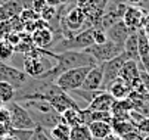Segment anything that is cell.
<instances>
[{
	"label": "cell",
	"mask_w": 149,
	"mask_h": 140,
	"mask_svg": "<svg viewBox=\"0 0 149 140\" xmlns=\"http://www.w3.org/2000/svg\"><path fill=\"white\" fill-rule=\"evenodd\" d=\"M55 65L52 69H49L46 74H43L41 77L36 78L40 81H50L55 83L56 78L63 74L65 71L74 69V68H80V67H95L97 65L96 61L87 55L84 50H67V52H61V53H55Z\"/></svg>",
	"instance_id": "6da1fadb"
},
{
	"label": "cell",
	"mask_w": 149,
	"mask_h": 140,
	"mask_svg": "<svg viewBox=\"0 0 149 140\" xmlns=\"http://www.w3.org/2000/svg\"><path fill=\"white\" fill-rule=\"evenodd\" d=\"M19 103L30 112L31 118L40 128L50 130L58 123H62V115L45 100H24Z\"/></svg>",
	"instance_id": "7a4b0ae2"
},
{
	"label": "cell",
	"mask_w": 149,
	"mask_h": 140,
	"mask_svg": "<svg viewBox=\"0 0 149 140\" xmlns=\"http://www.w3.org/2000/svg\"><path fill=\"white\" fill-rule=\"evenodd\" d=\"M49 58H55V52L45 49H34L24 55V72L30 78H38L53 68L55 64L50 62Z\"/></svg>",
	"instance_id": "3957f363"
},
{
	"label": "cell",
	"mask_w": 149,
	"mask_h": 140,
	"mask_svg": "<svg viewBox=\"0 0 149 140\" xmlns=\"http://www.w3.org/2000/svg\"><path fill=\"white\" fill-rule=\"evenodd\" d=\"M95 44L93 40V27L84 30L75 35L71 37H63L55 47V53L67 52V50H86L87 47Z\"/></svg>",
	"instance_id": "277c9868"
},
{
	"label": "cell",
	"mask_w": 149,
	"mask_h": 140,
	"mask_svg": "<svg viewBox=\"0 0 149 140\" xmlns=\"http://www.w3.org/2000/svg\"><path fill=\"white\" fill-rule=\"evenodd\" d=\"M87 21L89 19H87L86 13L83 12V9H80L78 6L71 9L61 21V27L63 30V37H71V35H75L84 30L90 28L92 25L87 24Z\"/></svg>",
	"instance_id": "5b68a950"
},
{
	"label": "cell",
	"mask_w": 149,
	"mask_h": 140,
	"mask_svg": "<svg viewBox=\"0 0 149 140\" xmlns=\"http://www.w3.org/2000/svg\"><path fill=\"white\" fill-rule=\"evenodd\" d=\"M93 67H80V68H74V69H70V71H65L63 74H61L55 84L62 89L63 91L67 93H71L74 90H78L83 87V83L86 80L89 71L92 69Z\"/></svg>",
	"instance_id": "8992f818"
},
{
	"label": "cell",
	"mask_w": 149,
	"mask_h": 140,
	"mask_svg": "<svg viewBox=\"0 0 149 140\" xmlns=\"http://www.w3.org/2000/svg\"><path fill=\"white\" fill-rule=\"evenodd\" d=\"M10 115V127L15 130H37V124L31 118L30 112L19 102H10L6 105Z\"/></svg>",
	"instance_id": "52a82bcc"
},
{
	"label": "cell",
	"mask_w": 149,
	"mask_h": 140,
	"mask_svg": "<svg viewBox=\"0 0 149 140\" xmlns=\"http://www.w3.org/2000/svg\"><path fill=\"white\" fill-rule=\"evenodd\" d=\"M84 52H86L87 55H90L95 61H96L97 65H102V64H105V62L111 61V59L120 56V55L124 52V49H123L121 46L112 43L111 40H108V42L103 43V44H93V46L87 47Z\"/></svg>",
	"instance_id": "ba28073f"
},
{
	"label": "cell",
	"mask_w": 149,
	"mask_h": 140,
	"mask_svg": "<svg viewBox=\"0 0 149 140\" xmlns=\"http://www.w3.org/2000/svg\"><path fill=\"white\" fill-rule=\"evenodd\" d=\"M127 61V56L124 55V52L111 59V61L102 64V72H103V84H102V90L103 91H108L109 86L115 81V80L120 77V72H121V68L124 65V62Z\"/></svg>",
	"instance_id": "9c48e42d"
},
{
	"label": "cell",
	"mask_w": 149,
	"mask_h": 140,
	"mask_svg": "<svg viewBox=\"0 0 149 140\" xmlns=\"http://www.w3.org/2000/svg\"><path fill=\"white\" fill-rule=\"evenodd\" d=\"M0 81H6L12 84L16 90H19L30 81V77L24 71L12 65H8L5 62H0Z\"/></svg>",
	"instance_id": "30bf717a"
},
{
	"label": "cell",
	"mask_w": 149,
	"mask_h": 140,
	"mask_svg": "<svg viewBox=\"0 0 149 140\" xmlns=\"http://www.w3.org/2000/svg\"><path fill=\"white\" fill-rule=\"evenodd\" d=\"M146 15L148 13L140 6H127L124 16H123V22L127 25V28L132 33H137L139 30L143 28Z\"/></svg>",
	"instance_id": "8fae6325"
},
{
	"label": "cell",
	"mask_w": 149,
	"mask_h": 140,
	"mask_svg": "<svg viewBox=\"0 0 149 140\" xmlns=\"http://www.w3.org/2000/svg\"><path fill=\"white\" fill-rule=\"evenodd\" d=\"M132 34V31L127 28V25L123 22V19L118 22H115L114 25H111L108 30H106V35H108V40H111L112 43L121 46L124 49V43L125 40L129 38V35Z\"/></svg>",
	"instance_id": "7c38bea8"
},
{
	"label": "cell",
	"mask_w": 149,
	"mask_h": 140,
	"mask_svg": "<svg viewBox=\"0 0 149 140\" xmlns=\"http://www.w3.org/2000/svg\"><path fill=\"white\" fill-rule=\"evenodd\" d=\"M102 84H103V72H102V65H95L86 80L83 83L81 90H86V91H99L102 90Z\"/></svg>",
	"instance_id": "4fadbf2b"
},
{
	"label": "cell",
	"mask_w": 149,
	"mask_h": 140,
	"mask_svg": "<svg viewBox=\"0 0 149 140\" xmlns=\"http://www.w3.org/2000/svg\"><path fill=\"white\" fill-rule=\"evenodd\" d=\"M139 75H140V68H139V62L136 61H130L127 59L124 62L123 68H121V72H120V78H123L124 81L129 84L130 87H133L137 81H139Z\"/></svg>",
	"instance_id": "5bb4252c"
},
{
	"label": "cell",
	"mask_w": 149,
	"mask_h": 140,
	"mask_svg": "<svg viewBox=\"0 0 149 140\" xmlns=\"http://www.w3.org/2000/svg\"><path fill=\"white\" fill-rule=\"evenodd\" d=\"M115 103V99L109 91H100L99 94L95 96L93 100L86 106L87 111H111Z\"/></svg>",
	"instance_id": "9a60e30c"
},
{
	"label": "cell",
	"mask_w": 149,
	"mask_h": 140,
	"mask_svg": "<svg viewBox=\"0 0 149 140\" xmlns=\"http://www.w3.org/2000/svg\"><path fill=\"white\" fill-rule=\"evenodd\" d=\"M33 38V43L37 49H45L47 50L49 47H52L53 44V31L49 27H43V28H38L31 34Z\"/></svg>",
	"instance_id": "2e32d148"
},
{
	"label": "cell",
	"mask_w": 149,
	"mask_h": 140,
	"mask_svg": "<svg viewBox=\"0 0 149 140\" xmlns=\"http://www.w3.org/2000/svg\"><path fill=\"white\" fill-rule=\"evenodd\" d=\"M61 115H62V123L70 125L71 128L81 125V124H86V116H84L83 109L80 108H70L65 112H62Z\"/></svg>",
	"instance_id": "e0dca14e"
},
{
	"label": "cell",
	"mask_w": 149,
	"mask_h": 140,
	"mask_svg": "<svg viewBox=\"0 0 149 140\" xmlns=\"http://www.w3.org/2000/svg\"><path fill=\"white\" fill-rule=\"evenodd\" d=\"M108 91L112 94V97L115 99V100H124V99H127V97L130 96V93H132V87L127 84L123 78L118 77L115 81L109 86Z\"/></svg>",
	"instance_id": "ac0fdd59"
},
{
	"label": "cell",
	"mask_w": 149,
	"mask_h": 140,
	"mask_svg": "<svg viewBox=\"0 0 149 140\" xmlns=\"http://www.w3.org/2000/svg\"><path fill=\"white\" fill-rule=\"evenodd\" d=\"M89 130L93 136L95 140H103L106 136H109L112 133V124L105 123V121H92L87 124Z\"/></svg>",
	"instance_id": "d6986e66"
},
{
	"label": "cell",
	"mask_w": 149,
	"mask_h": 140,
	"mask_svg": "<svg viewBox=\"0 0 149 140\" xmlns=\"http://www.w3.org/2000/svg\"><path fill=\"white\" fill-rule=\"evenodd\" d=\"M22 9L24 8L21 6L18 0H8L5 5L0 6V22L6 21V19H10V18H15V16H19Z\"/></svg>",
	"instance_id": "ffe728a7"
},
{
	"label": "cell",
	"mask_w": 149,
	"mask_h": 140,
	"mask_svg": "<svg viewBox=\"0 0 149 140\" xmlns=\"http://www.w3.org/2000/svg\"><path fill=\"white\" fill-rule=\"evenodd\" d=\"M124 55L127 56V59L130 61H136L140 62L139 59V42H137V33H132L129 35V38L124 43Z\"/></svg>",
	"instance_id": "44dd1931"
},
{
	"label": "cell",
	"mask_w": 149,
	"mask_h": 140,
	"mask_svg": "<svg viewBox=\"0 0 149 140\" xmlns=\"http://www.w3.org/2000/svg\"><path fill=\"white\" fill-rule=\"evenodd\" d=\"M70 136H71V127L63 123H58L49 130V137L52 140H70Z\"/></svg>",
	"instance_id": "7402d4cb"
},
{
	"label": "cell",
	"mask_w": 149,
	"mask_h": 140,
	"mask_svg": "<svg viewBox=\"0 0 149 140\" xmlns=\"http://www.w3.org/2000/svg\"><path fill=\"white\" fill-rule=\"evenodd\" d=\"M15 96H16V89L12 84H9L6 81H0V100L3 102V105L13 102Z\"/></svg>",
	"instance_id": "603a6c76"
},
{
	"label": "cell",
	"mask_w": 149,
	"mask_h": 140,
	"mask_svg": "<svg viewBox=\"0 0 149 140\" xmlns=\"http://www.w3.org/2000/svg\"><path fill=\"white\" fill-rule=\"evenodd\" d=\"M70 140H95V139H93V136L89 130V125L81 124V125H77V127L71 128Z\"/></svg>",
	"instance_id": "cb8c5ba5"
},
{
	"label": "cell",
	"mask_w": 149,
	"mask_h": 140,
	"mask_svg": "<svg viewBox=\"0 0 149 140\" xmlns=\"http://www.w3.org/2000/svg\"><path fill=\"white\" fill-rule=\"evenodd\" d=\"M13 53H15V47L9 44L6 40H0V62L6 64V61L12 58Z\"/></svg>",
	"instance_id": "d4e9b609"
},
{
	"label": "cell",
	"mask_w": 149,
	"mask_h": 140,
	"mask_svg": "<svg viewBox=\"0 0 149 140\" xmlns=\"http://www.w3.org/2000/svg\"><path fill=\"white\" fill-rule=\"evenodd\" d=\"M38 16H40L38 13H36L31 8H28V9H22V10H21V13H19V21L22 22V25H24V24H28V22L36 21Z\"/></svg>",
	"instance_id": "484cf974"
},
{
	"label": "cell",
	"mask_w": 149,
	"mask_h": 140,
	"mask_svg": "<svg viewBox=\"0 0 149 140\" xmlns=\"http://www.w3.org/2000/svg\"><path fill=\"white\" fill-rule=\"evenodd\" d=\"M36 130H15V128H10L9 131V136L15 137L16 140H30L33 137ZM8 136V134H6Z\"/></svg>",
	"instance_id": "4316f807"
},
{
	"label": "cell",
	"mask_w": 149,
	"mask_h": 140,
	"mask_svg": "<svg viewBox=\"0 0 149 140\" xmlns=\"http://www.w3.org/2000/svg\"><path fill=\"white\" fill-rule=\"evenodd\" d=\"M93 40H95V44H103V43H106V42H108L106 31L103 28L93 27Z\"/></svg>",
	"instance_id": "83f0119b"
},
{
	"label": "cell",
	"mask_w": 149,
	"mask_h": 140,
	"mask_svg": "<svg viewBox=\"0 0 149 140\" xmlns=\"http://www.w3.org/2000/svg\"><path fill=\"white\" fill-rule=\"evenodd\" d=\"M56 13H58L56 8H55V6H52V5H47V6L43 9V12L40 13V18L49 24L50 21H53V18L56 16Z\"/></svg>",
	"instance_id": "f1b7e54d"
},
{
	"label": "cell",
	"mask_w": 149,
	"mask_h": 140,
	"mask_svg": "<svg viewBox=\"0 0 149 140\" xmlns=\"http://www.w3.org/2000/svg\"><path fill=\"white\" fill-rule=\"evenodd\" d=\"M0 125H10V115L6 106L0 108Z\"/></svg>",
	"instance_id": "f546056e"
},
{
	"label": "cell",
	"mask_w": 149,
	"mask_h": 140,
	"mask_svg": "<svg viewBox=\"0 0 149 140\" xmlns=\"http://www.w3.org/2000/svg\"><path fill=\"white\" fill-rule=\"evenodd\" d=\"M30 140H52V139L49 137L47 130H45V128H40V127H38V128L34 131V134H33V137H31Z\"/></svg>",
	"instance_id": "4dcf8cb0"
},
{
	"label": "cell",
	"mask_w": 149,
	"mask_h": 140,
	"mask_svg": "<svg viewBox=\"0 0 149 140\" xmlns=\"http://www.w3.org/2000/svg\"><path fill=\"white\" fill-rule=\"evenodd\" d=\"M47 6V2L46 0H33V6H31V9L36 12V13H41L43 12V9Z\"/></svg>",
	"instance_id": "1f68e13d"
},
{
	"label": "cell",
	"mask_w": 149,
	"mask_h": 140,
	"mask_svg": "<svg viewBox=\"0 0 149 140\" xmlns=\"http://www.w3.org/2000/svg\"><path fill=\"white\" fill-rule=\"evenodd\" d=\"M121 2H124L127 6H140L145 0H121Z\"/></svg>",
	"instance_id": "d6a6232c"
},
{
	"label": "cell",
	"mask_w": 149,
	"mask_h": 140,
	"mask_svg": "<svg viewBox=\"0 0 149 140\" xmlns=\"http://www.w3.org/2000/svg\"><path fill=\"white\" fill-rule=\"evenodd\" d=\"M143 31H145V34L149 37V12H148V15H146V18H145V24H143V28H142Z\"/></svg>",
	"instance_id": "836d02e7"
},
{
	"label": "cell",
	"mask_w": 149,
	"mask_h": 140,
	"mask_svg": "<svg viewBox=\"0 0 149 140\" xmlns=\"http://www.w3.org/2000/svg\"><path fill=\"white\" fill-rule=\"evenodd\" d=\"M47 5H52V6H56V5H63V3H67L68 0H46Z\"/></svg>",
	"instance_id": "e575fe53"
},
{
	"label": "cell",
	"mask_w": 149,
	"mask_h": 140,
	"mask_svg": "<svg viewBox=\"0 0 149 140\" xmlns=\"http://www.w3.org/2000/svg\"><path fill=\"white\" fill-rule=\"evenodd\" d=\"M103 140H121V137H120V136H117V134H115V133L112 131V133H111L109 136H106V137H105Z\"/></svg>",
	"instance_id": "d590c367"
},
{
	"label": "cell",
	"mask_w": 149,
	"mask_h": 140,
	"mask_svg": "<svg viewBox=\"0 0 149 140\" xmlns=\"http://www.w3.org/2000/svg\"><path fill=\"white\" fill-rule=\"evenodd\" d=\"M0 140H16V139L8 134V136H2V137H0Z\"/></svg>",
	"instance_id": "8d00e7d4"
},
{
	"label": "cell",
	"mask_w": 149,
	"mask_h": 140,
	"mask_svg": "<svg viewBox=\"0 0 149 140\" xmlns=\"http://www.w3.org/2000/svg\"><path fill=\"white\" fill-rule=\"evenodd\" d=\"M2 106H5V105H3V102H2V100H0V108H2Z\"/></svg>",
	"instance_id": "74e56055"
},
{
	"label": "cell",
	"mask_w": 149,
	"mask_h": 140,
	"mask_svg": "<svg viewBox=\"0 0 149 140\" xmlns=\"http://www.w3.org/2000/svg\"><path fill=\"white\" fill-rule=\"evenodd\" d=\"M148 140H149V139H148Z\"/></svg>",
	"instance_id": "f35d334b"
}]
</instances>
